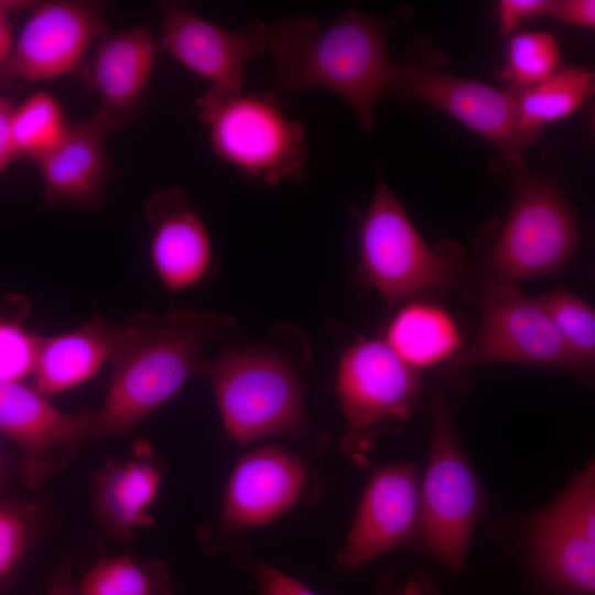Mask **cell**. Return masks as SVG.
I'll use <instances>...</instances> for the list:
<instances>
[{
    "instance_id": "cell-1",
    "label": "cell",
    "mask_w": 595,
    "mask_h": 595,
    "mask_svg": "<svg viewBox=\"0 0 595 595\" xmlns=\"http://www.w3.org/2000/svg\"><path fill=\"white\" fill-rule=\"evenodd\" d=\"M234 323L227 314L196 309L131 316L122 324L123 334L110 361L109 390L95 412L94 440L129 433L193 375L203 374L205 343Z\"/></svg>"
},
{
    "instance_id": "cell-2",
    "label": "cell",
    "mask_w": 595,
    "mask_h": 595,
    "mask_svg": "<svg viewBox=\"0 0 595 595\" xmlns=\"http://www.w3.org/2000/svg\"><path fill=\"white\" fill-rule=\"evenodd\" d=\"M391 21L350 10L320 28L274 62V86L294 94L320 87L338 94L365 130L387 93L393 63L387 54Z\"/></svg>"
},
{
    "instance_id": "cell-3",
    "label": "cell",
    "mask_w": 595,
    "mask_h": 595,
    "mask_svg": "<svg viewBox=\"0 0 595 595\" xmlns=\"http://www.w3.org/2000/svg\"><path fill=\"white\" fill-rule=\"evenodd\" d=\"M465 253L455 244L430 246L378 167V185L358 221V278L389 310L447 292L461 281Z\"/></svg>"
},
{
    "instance_id": "cell-4",
    "label": "cell",
    "mask_w": 595,
    "mask_h": 595,
    "mask_svg": "<svg viewBox=\"0 0 595 595\" xmlns=\"http://www.w3.org/2000/svg\"><path fill=\"white\" fill-rule=\"evenodd\" d=\"M196 112L214 153L247 178L270 186L304 180L305 129L284 116L272 93L210 87L196 101Z\"/></svg>"
},
{
    "instance_id": "cell-5",
    "label": "cell",
    "mask_w": 595,
    "mask_h": 595,
    "mask_svg": "<svg viewBox=\"0 0 595 595\" xmlns=\"http://www.w3.org/2000/svg\"><path fill=\"white\" fill-rule=\"evenodd\" d=\"M507 162L511 204L489 247L486 277L516 283L556 273L581 244L574 212L561 186L532 171L523 155Z\"/></svg>"
},
{
    "instance_id": "cell-6",
    "label": "cell",
    "mask_w": 595,
    "mask_h": 595,
    "mask_svg": "<svg viewBox=\"0 0 595 595\" xmlns=\"http://www.w3.org/2000/svg\"><path fill=\"white\" fill-rule=\"evenodd\" d=\"M227 434L236 442L307 430L303 385L278 350L240 349L205 363Z\"/></svg>"
},
{
    "instance_id": "cell-7",
    "label": "cell",
    "mask_w": 595,
    "mask_h": 595,
    "mask_svg": "<svg viewBox=\"0 0 595 595\" xmlns=\"http://www.w3.org/2000/svg\"><path fill=\"white\" fill-rule=\"evenodd\" d=\"M431 420L428 463L420 482L418 534L439 564L450 573H459L484 508V493L441 392L433 397Z\"/></svg>"
},
{
    "instance_id": "cell-8",
    "label": "cell",
    "mask_w": 595,
    "mask_h": 595,
    "mask_svg": "<svg viewBox=\"0 0 595 595\" xmlns=\"http://www.w3.org/2000/svg\"><path fill=\"white\" fill-rule=\"evenodd\" d=\"M318 25L312 17L296 15L274 23L251 21L231 30L183 4L163 2L159 44L212 87L240 94L250 57L270 53L277 61Z\"/></svg>"
},
{
    "instance_id": "cell-9",
    "label": "cell",
    "mask_w": 595,
    "mask_h": 595,
    "mask_svg": "<svg viewBox=\"0 0 595 595\" xmlns=\"http://www.w3.org/2000/svg\"><path fill=\"white\" fill-rule=\"evenodd\" d=\"M485 279L478 333L448 363L452 370L518 364L561 370L581 380L591 378L594 368L569 349L536 298L521 292L515 282Z\"/></svg>"
},
{
    "instance_id": "cell-10",
    "label": "cell",
    "mask_w": 595,
    "mask_h": 595,
    "mask_svg": "<svg viewBox=\"0 0 595 595\" xmlns=\"http://www.w3.org/2000/svg\"><path fill=\"white\" fill-rule=\"evenodd\" d=\"M420 372L381 338L357 337L343 351L336 392L347 421L343 448L363 463L375 440L407 421L419 403Z\"/></svg>"
},
{
    "instance_id": "cell-11",
    "label": "cell",
    "mask_w": 595,
    "mask_h": 595,
    "mask_svg": "<svg viewBox=\"0 0 595 595\" xmlns=\"http://www.w3.org/2000/svg\"><path fill=\"white\" fill-rule=\"evenodd\" d=\"M433 57L413 54L393 64L387 93L445 112L488 141L507 161L541 139L522 127L511 89L450 74Z\"/></svg>"
},
{
    "instance_id": "cell-12",
    "label": "cell",
    "mask_w": 595,
    "mask_h": 595,
    "mask_svg": "<svg viewBox=\"0 0 595 595\" xmlns=\"http://www.w3.org/2000/svg\"><path fill=\"white\" fill-rule=\"evenodd\" d=\"M530 550L540 575L569 595L595 594V467L588 463L531 521Z\"/></svg>"
},
{
    "instance_id": "cell-13",
    "label": "cell",
    "mask_w": 595,
    "mask_h": 595,
    "mask_svg": "<svg viewBox=\"0 0 595 595\" xmlns=\"http://www.w3.org/2000/svg\"><path fill=\"white\" fill-rule=\"evenodd\" d=\"M104 2H37L0 66L6 83L37 82L74 72L88 50L108 31Z\"/></svg>"
},
{
    "instance_id": "cell-14",
    "label": "cell",
    "mask_w": 595,
    "mask_h": 595,
    "mask_svg": "<svg viewBox=\"0 0 595 595\" xmlns=\"http://www.w3.org/2000/svg\"><path fill=\"white\" fill-rule=\"evenodd\" d=\"M96 413L71 414L35 388L0 379V431L19 446L26 484L40 486L82 444L94 440Z\"/></svg>"
},
{
    "instance_id": "cell-15",
    "label": "cell",
    "mask_w": 595,
    "mask_h": 595,
    "mask_svg": "<svg viewBox=\"0 0 595 595\" xmlns=\"http://www.w3.org/2000/svg\"><path fill=\"white\" fill-rule=\"evenodd\" d=\"M420 479L410 463L388 465L369 479L338 565L353 572L419 533Z\"/></svg>"
},
{
    "instance_id": "cell-16",
    "label": "cell",
    "mask_w": 595,
    "mask_h": 595,
    "mask_svg": "<svg viewBox=\"0 0 595 595\" xmlns=\"http://www.w3.org/2000/svg\"><path fill=\"white\" fill-rule=\"evenodd\" d=\"M159 43L147 24L106 31L82 65L87 85L98 99L94 117L108 130L136 115L149 84Z\"/></svg>"
},
{
    "instance_id": "cell-17",
    "label": "cell",
    "mask_w": 595,
    "mask_h": 595,
    "mask_svg": "<svg viewBox=\"0 0 595 595\" xmlns=\"http://www.w3.org/2000/svg\"><path fill=\"white\" fill-rule=\"evenodd\" d=\"M305 468L292 452L267 445L245 454L229 478L221 524L241 530L267 524L288 511L300 498Z\"/></svg>"
},
{
    "instance_id": "cell-18",
    "label": "cell",
    "mask_w": 595,
    "mask_h": 595,
    "mask_svg": "<svg viewBox=\"0 0 595 595\" xmlns=\"http://www.w3.org/2000/svg\"><path fill=\"white\" fill-rule=\"evenodd\" d=\"M145 216L152 227L150 259L159 280L172 293L197 285L210 271L212 242L185 192L156 193L147 204Z\"/></svg>"
},
{
    "instance_id": "cell-19",
    "label": "cell",
    "mask_w": 595,
    "mask_h": 595,
    "mask_svg": "<svg viewBox=\"0 0 595 595\" xmlns=\"http://www.w3.org/2000/svg\"><path fill=\"white\" fill-rule=\"evenodd\" d=\"M107 132L106 126L93 116L69 126L54 148L34 160L47 204L90 210L101 207L105 184L111 173Z\"/></svg>"
},
{
    "instance_id": "cell-20",
    "label": "cell",
    "mask_w": 595,
    "mask_h": 595,
    "mask_svg": "<svg viewBox=\"0 0 595 595\" xmlns=\"http://www.w3.org/2000/svg\"><path fill=\"white\" fill-rule=\"evenodd\" d=\"M122 334V325L96 316L75 331L40 336L34 388L47 398L87 381L111 361Z\"/></svg>"
},
{
    "instance_id": "cell-21",
    "label": "cell",
    "mask_w": 595,
    "mask_h": 595,
    "mask_svg": "<svg viewBox=\"0 0 595 595\" xmlns=\"http://www.w3.org/2000/svg\"><path fill=\"white\" fill-rule=\"evenodd\" d=\"M162 474L145 458L108 462L96 475L93 498L97 518L115 539L128 541L137 528L153 524L148 513L154 502Z\"/></svg>"
},
{
    "instance_id": "cell-22",
    "label": "cell",
    "mask_w": 595,
    "mask_h": 595,
    "mask_svg": "<svg viewBox=\"0 0 595 595\" xmlns=\"http://www.w3.org/2000/svg\"><path fill=\"white\" fill-rule=\"evenodd\" d=\"M409 367L420 372L451 361L463 343L454 316L429 300H409L394 309L381 338Z\"/></svg>"
},
{
    "instance_id": "cell-23",
    "label": "cell",
    "mask_w": 595,
    "mask_h": 595,
    "mask_svg": "<svg viewBox=\"0 0 595 595\" xmlns=\"http://www.w3.org/2000/svg\"><path fill=\"white\" fill-rule=\"evenodd\" d=\"M594 90L595 75L591 69L561 67L544 80L512 91L522 127L542 138L545 125L573 115Z\"/></svg>"
},
{
    "instance_id": "cell-24",
    "label": "cell",
    "mask_w": 595,
    "mask_h": 595,
    "mask_svg": "<svg viewBox=\"0 0 595 595\" xmlns=\"http://www.w3.org/2000/svg\"><path fill=\"white\" fill-rule=\"evenodd\" d=\"M68 127L58 100L48 91H36L14 107L11 115L10 130L15 158L34 161L54 148Z\"/></svg>"
},
{
    "instance_id": "cell-25",
    "label": "cell",
    "mask_w": 595,
    "mask_h": 595,
    "mask_svg": "<svg viewBox=\"0 0 595 595\" xmlns=\"http://www.w3.org/2000/svg\"><path fill=\"white\" fill-rule=\"evenodd\" d=\"M79 595H170L172 583L161 563L139 564L129 555L102 560L84 576Z\"/></svg>"
},
{
    "instance_id": "cell-26",
    "label": "cell",
    "mask_w": 595,
    "mask_h": 595,
    "mask_svg": "<svg viewBox=\"0 0 595 595\" xmlns=\"http://www.w3.org/2000/svg\"><path fill=\"white\" fill-rule=\"evenodd\" d=\"M561 67V52L554 34L526 31L509 37L502 74L512 90L536 85Z\"/></svg>"
},
{
    "instance_id": "cell-27",
    "label": "cell",
    "mask_w": 595,
    "mask_h": 595,
    "mask_svg": "<svg viewBox=\"0 0 595 595\" xmlns=\"http://www.w3.org/2000/svg\"><path fill=\"white\" fill-rule=\"evenodd\" d=\"M569 349L594 368L595 312L584 299L566 288H555L538 298Z\"/></svg>"
},
{
    "instance_id": "cell-28",
    "label": "cell",
    "mask_w": 595,
    "mask_h": 595,
    "mask_svg": "<svg viewBox=\"0 0 595 595\" xmlns=\"http://www.w3.org/2000/svg\"><path fill=\"white\" fill-rule=\"evenodd\" d=\"M40 335L22 327V322H0V379L21 381L33 375Z\"/></svg>"
},
{
    "instance_id": "cell-29",
    "label": "cell",
    "mask_w": 595,
    "mask_h": 595,
    "mask_svg": "<svg viewBox=\"0 0 595 595\" xmlns=\"http://www.w3.org/2000/svg\"><path fill=\"white\" fill-rule=\"evenodd\" d=\"M32 509L0 504V582L24 554L33 530Z\"/></svg>"
},
{
    "instance_id": "cell-30",
    "label": "cell",
    "mask_w": 595,
    "mask_h": 595,
    "mask_svg": "<svg viewBox=\"0 0 595 595\" xmlns=\"http://www.w3.org/2000/svg\"><path fill=\"white\" fill-rule=\"evenodd\" d=\"M553 0H500L497 4L499 33L511 36L526 22L549 15Z\"/></svg>"
},
{
    "instance_id": "cell-31",
    "label": "cell",
    "mask_w": 595,
    "mask_h": 595,
    "mask_svg": "<svg viewBox=\"0 0 595 595\" xmlns=\"http://www.w3.org/2000/svg\"><path fill=\"white\" fill-rule=\"evenodd\" d=\"M253 573L260 595H317L299 580L266 562L257 563Z\"/></svg>"
},
{
    "instance_id": "cell-32",
    "label": "cell",
    "mask_w": 595,
    "mask_h": 595,
    "mask_svg": "<svg viewBox=\"0 0 595 595\" xmlns=\"http://www.w3.org/2000/svg\"><path fill=\"white\" fill-rule=\"evenodd\" d=\"M563 24L594 30V0H553L549 15Z\"/></svg>"
},
{
    "instance_id": "cell-33",
    "label": "cell",
    "mask_w": 595,
    "mask_h": 595,
    "mask_svg": "<svg viewBox=\"0 0 595 595\" xmlns=\"http://www.w3.org/2000/svg\"><path fill=\"white\" fill-rule=\"evenodd\" d=\"M37 2L24 0H0V66L9 56L12 45V28L10 15L14 11L34 8Z\"/></svg>"
},
{
    "instance_id": "cell-34",
    "label": "cell",
    "mask_w": 595,
    "mask_h": 595,
    "mask_svg": "<svg viewBox=\"0 0 595 595\" xmlns=\"http://www.w3.org/2000/svg\"><path fill=\"white\" fill-rule=\"evenodd\" d=\"M13 108L10 100L0 97V175L15 158L10 130V120Z\"/></svg>"
},
{
    "instance_id": "cell-35",
    "label": "cell",
    "mask_w": 595,
    "mask_h": 595,
    "mask_svg": "<svg viewBox=\"0 0 595 595\" xmlns=\"http://www.w3.org/2000/svg\"><path fill=\"white\" fill-rule=\"evenodd\" d=\"M30 310V301L22 295H10L0 302V322H22Z\"/></svg>"
},
{
    "instance_id": "cell-36",
    "label": "cell",
    "mask_w": 595,
    "mask_h": 595,
    "mask_svg": "<svg viewBox=\"0 0 595 595\" xmlns=\"http://www.w3.org/2000/svg\"><path fill=\"white\" fill-rule=\"evenodd\" d=\"M46 595H79L72 574L67 569H61L51 582Z\"/></svg>"
},
{
    "instance_id": "cell-37",
    "label": "cell",
    "mask_w": 595,
    "mask_h": 595,
    "mask_svg": "<svg viewBox=\"0 0 595 595\" xmlns=\"http://www.w3.org/2000/svg\"><path fill=\"white\" fill-rule=\"evenodd\" d=\"M392 595H419V594L415 591L414 586H409V587L405 588V591L403 593L392 594Z\"/></svg>"
},
{
    "instance_id": "cell-38",
    "label": "cell",
    "mask_w": 595,
    "mask_h": 595,
    "mask_svg": "<svg viewBox=\"0 0 595 595\" xmlns=\"http://www.w3.org/2000/svg\"><path fill=\"white\" fill-rule=\"evenodd\" d=\"M3 475V469H2V461H1V454H0V479Z\"/></svg>"
}]
</instances>
